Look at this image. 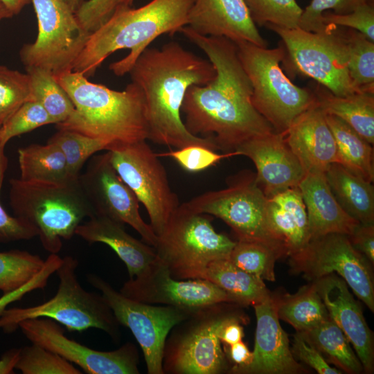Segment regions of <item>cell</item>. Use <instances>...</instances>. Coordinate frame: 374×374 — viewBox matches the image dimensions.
<instances>
[{
  "mask_svg": "<svg viewBox=\"0 0 374 374\" xmlns=\"http://www.w3.org/2000/svg\"><path fill=\"white\" fill-rule=\"evenodd\" d=\"M179 32L206 55L215 69L210 82L186 91L181 112L187 130L211 139L217 150L233 156L247 141L274 132L253 105L251 84L235 43L198 34L187 26Z\"/></svg>",
  "mask_w": 374,
  "mask_h": 374,
  "instance_id": "6da1fadb",
  "label": "cell"
},
{
  "mask_svg": "<svg viewBox=\"0 0 374 374\" xmlns=\"http://www.w3.org/2000/svg\"><path fill=\"white\" fill-rule=\"evenodd\" d=\"M128 73L143 96L148 140L177 149L199 145L217 151L211 139L190 134L181 116L188 88L205 84L215 75L208 60L170 42L161 48H147Z\"/></svg>",
  "mask_w": 374,
  "mask_h": 374,
  "instance_id": "7a4b0ae2",
  "label": "cell"
},
{
  "mask_svg": "<svg viewBox=\"0 0 374 374\" xmlns=\"http://www.w3.org/2000/svg\"><path fill=\"white\" fill-rule=\"evenodd\" d=\"M193 1L152 0L138 8L121 6L90 34L72 71L90 77L109 55L118 50L129 49V54L109 66L117 76L128 73L139 56L157 37L173 35L187 26Z\"/></svg>",
  "mask_w": 374,
  "mask_h": 374,
  "instance_id": "3957f363",
  "label": "cell"
},
{
  "mask_svg": "<svg viewBox=\"0 0 374 374\" xmlns=\"http://www.w3.org/2000/svg\"><path fill=\"white\" fill-rule=\"evenodd\" d=\"M71 100L75 110L58 129L69 130L105 141L107 150L148 140L144 99L134 82L123 91L90 82L83 74L67 71L54 76Z\"/></svg>",
  "mask_w": 374,
  "mask_h": 374,
  "instance_id": "277c9868",
  "label": "cell"
},
{
  "mask_svg": "<svg viewBox=\"0 0 374 374\" xmlns=\"http://www.w3.org/2000/svg\"><path fill=\"white\" fill-rule=\"evenodd\" d=\"M10 203L16 217L34 226L44 249L57 253L84 218L94 215L79 182L10 180Z\"/></svg>",
  "mask_w": 374,
  "mask_h": 374,
  "instance_id": "5b68a950",
  "label": "cell"
},
{
  "mask_svg": "<svg viewBox=\"0 0 374 374\" xmlns=\"http://www.w3.org/2000/svg\"><path fill=\"white\" fill-rule=\"evenodd\" d=\"M78 261L71 256L62 258L56 271L59 285L55 294L44 303L26 308L6 309L0 316V329L15 332L24 320L48 318L69 331L89 328L103 330L112 339L120 338V329L112 309L101 294L85 290L78 280Z\"/></svg>",
  "mask_w": 374,
  "mask_h": 374,
  "instance_id": "8992f818",
  "label": "cell"
},
{
  "mask_svg": "<svg viewBox=\"0 0 374 374\" xmlns=\"http://www.w3.org/2000/svg\"><path fill=\"white\" fill-rule=\"evenodd\" d=\"M235 43L251 84L253 105L274 132L285 134L294 119L316 101L313 91L296 85L284 73L282 44L268 48L246 41Z\"/></svg>",
  "mask_w": 374,
  "mask_h": 374,
  "instance_id": "52a82bcc",
  "label": "cell"
},
{
  "mask_svg": "<svg viewBox=\"0 0 374 374\" xmlns=\"http://www.w3.org/2000/svg\"><path fill=\"white\" fill-rule=\"evenodd\" d=\"M208 216L180 204L158 235L157 258L173 278L204 279L210 263L229 258L236 241L217 233Z\"/></svg>",
  "mask_w": 374,
  "mask_h": 374,
  "instance_id": "ba28073f",
  "label": "cell"
},
{
  "mask_svg": "<svg viewBox=\"0 0 374 374\" xmlns=\"http://www.w3.org/2000/svg\"><path fill=\"white\" fill-rule=\"evenodd\" d=\"M235 303H220L193 310L169 332L162 367L169 374H220L229 362L218 337L222 324L240 312Z\"/></svg>",
  "mask_w": 374,
  "mask_h": 374,
  "instance_id": "9c48e42d",
  "label": "cell"
},
{
  "mask_svg": "<svg viewBox=\"0 0 374 374\" xmlns=\"http://www.w3.org/2000/svg\"><path fill=\"white\" fill-rule=\"evenodd\" d=\"M266 27L281 39L285 49L282 63L290 75L311 78L338 96L361 92L349 75L345 29L328 25L314 33L299 28Z\"/></svg>",
  "mask_w": 374,
  "mask_h": 374,
  "instance_id": "30bf717a",
  "label": "cell"
},
{
  "mask_svg": "<svg viewBox=\"0 0 374 374\" xmlns=\"http://www.w3.org/2000/svg\"><path fill=\"white\" fill-rule=\"evenodd\" d=\"M227 186L202 193L185 204L195 212L213 215L224 221L238 240L260 241L278 247L286 253L269 226L266 208L268 198L258 186L256 174L243 170L226 179Z\"/></svg>",
  "mask_w": 374,
  "mask_h": 374,
  "instance_id": "8fae6325",
  "label": "cell"
},
{
  "mask_svg": "<svg viewBox=\"0 0 374 374\" xmlns=\"http://www.w3.org/2000/svg\"><path fill=\"white\" fill-rule=\"evenodd\" d=\"M37 19L38 34L25 44L19 55L26 68L37 67L57 76L73 69L90 33L62 0H31Z\"/></svg>",
  "mask_w": 374,
  "mask_h": 374,
  "instance_id": "7c38bea8",
  "label": "cell"
},
{
  "mask_svg": "<svg viewBox=\"0 0 374 374\" xmlns=\"http://www.w3.org/2000/svg\"><path fill=\"white\" fill-rule=\"evenodd\" d=\"M107 151L119 176L144 206L150 225L158 236L180 204L159 156L147 140L118 145Z\"/></svg>",
  "mask_w": 374,
  "mask_h": 374,
  "instance_id": "4fadbf2b",
  "label": "cell"
},
{
  "mask_svg": "<svg viewBox=\"0 0 374 374\" xmlns=\"http://www.w3.org/2000/svg\"><path fill=\"white\" fill-rule=\"evenodd\" d=\"M88 282L100 291L120 325L128 328L140 346L149 374H164L163 353L172 328L195 310L152 305L129 299L99 276L89 274ZM197 310V309H196Z\"/></svg>",
  "mask_w": 374,
  "mask_h": 374,
  "instance_id": "5bb4252c",
  "label": "cell"
},
{
  "mask_svg": "<svg viewBox=\"0 0 374 374\" xmlns=\"http://www.w3.org/2000/svg\"><path fill=\"white\" fill-rule=\"evenodd\" d=\"M289 257L292 271L312 281L336 272L374 311L371 263L352 245L348 235L328 233L311 238L302 250Z\"/></svg>",
  "mask_w": 374,
  "mask_h": 374,
  "instance_id": "9a60e30c",
  "label": "cell"
},
{
  "mask_svg": "<svg viewBox=\"0 0 374 374\" xmlns=\"http://www.w3.org/2000/svg\"><path fill=\"white\" fill-rule=\"evenodd\" d=\"M24 336L80 367L88 374H138L139 355L134 344L125 343L112 351L91 348L67 337L57 322L35 318L18 324Z\"/></svg>",
  "mask_w": 374,
  "mask_h": 374,
  "instance_id": "2e32d148",
  "label": "cell"
},
{
  "mask_svg": "<svg viewBox=\"0 0 374 374\" xmlns=\"http://www.w3.org/2000/svg\"><path fill=\"white\" fill-rule=\"evenodd\" d=\"M79 182L94 215L130 225L144 242L156 247L158 236L141 217L139 202L112 166L108 151L91 157Z\"/></svg>",
  "mask_w": 374,
  "mask_h": 374,
  "instance_id": "e0dca14e",
  "label": "cell"
},
{
  "mask_svg": "<svg viewBox=\"0 0 374 374\" xmlns=\"http://www.w3.org/2000/svg\"><path fill=\"white\" fill-rule=\"evenodd\" d=\"M119 292L140 302L186 310L220 303H235L231 296L210 280L173 278L168 267L157 258L145 272L124 283Z\"/></svg>",
  "mask_w": 374,
  "mask_h": 374,
  "instance_id": "ac0fdd59",
  "label": "cell"
},
{
  "mask_svg": "<svg viewBox=\"0 0 374 374\" xmlns=\"http://www.w3.org/2000/svg\"><path fill=\"white\" fill-rule=\"evenodd\" d=\"M234 152L253 161L256 183L267 198L299 186L305 175L282 133L272 132L250 139Z\"/></svg>",
  "mask_w": 374,
  "mask_h": 374,
  "instance_id": "d6986e66",
  "label": "cell"
},
{
  "mask_svg": "<svg viewBox=\"0 0 374 374\" xmlns=\"http://www.w3.org/2000/svg\"><path fill=\"white\" fill-rule=\"evenodd\" d=\"M256 317L254 349L251 362L242 367H231L235 374H296L306 371L294 359L287 333L278 317L271 294L253 305Z\"/></svg>",
  "mask_w": 374,
  "mask_h": 374,
  "instance_id": "ffe728a7",
  "label": "cell"
},
{
  "mask_svg": "<svg viewBox=\"0 0 374 374\" xmlns=\"http://www.w3.org/2000/svg\"><path fill=\"white\" fill-rule=\"evenodd\" d=\"M330 319L342 330L355 348L364 371L374 370L373 333L359 303L350 294L346 283L335 273L312 280Z\"/></svg>",
  "mask_w": 374,
  "mask_h": 374,
  "instance_id": "44dd1931",
  "label": "cell"
},
{
  "mask_svg": "<svg viewBox=\"0 0 374 374\" xmlns=\"http://www.w3.org/2000/svg\"><path fill=\"white\" fill-rule=\"evenodd\" d=\"M195 33L267 47L244 0H193L188 24Z\"/></svg>",
  "mask_w": 374,
  "mask_h": 374,
  "instance_id": "7402d4cb",
  "label": "cell"
},
{
  "mask_svg": "<svg viewBox=\"0 0 374 374\" xmlns=\"http://www.w3.org/2000/svg\"><path fill=\"white\" fill-rule=\"evenodd\" d=\"M285 138L305 174L325 172L332 163H339L334 136L317 100L294 119Z\"/></svg>",
  "mask_w": 374,
  "mask_h": 374,
  "instance_id": "603a6c76",
  "label": "cell"
},
{
  "mask_svg": "<svg viewBox=\"0 0 374 374\" xmlns=\"http://www.w3.org/2000/svg\"><path fill=\"white\" fill-rule=\"evenodd\" d=\"M75 235L90 244L108 245L125 263L130 278L140 276L157 260L153 247L130 235L124 224L106 216L92 215L77 227Z\"/></svg>",
  "mask_w": 374,
  "mask_h": 374,
  "instance_id": "cb8c5ba5",
  "label": "cell"
},
{
  "mask_svg": "<svg viewBox=\"0 0 374 374\" xmlns=\"http://www.w3.org/2000/svg\"><path fill=\"white\" fill-rule=\"evenodd\" d=\"M299 188L306 208L310 239L328 233H352L359 222L339 204L324 172L306 173Z\"/></svg>",
  "mask_w": 374,
  "mask_h": 374,
  "instance_id": "d4e9b609",
  "label": "cell"
},
{
  "mask_svg": "<svg viewBox=\"0 0 374 374\" xmlns=\"http://www.w3.org/2000/svg\"><path fill=\"white\" fill-rule=\"evenodd\" d=\"M266 215L270 230L287 256L308 244L310 240L308 215L299 186L268 198Z\"/></svg>",
  "mask_w": 374,
  "mask_h": 374,
  "instance_id": "484cf974",
  "label": "cell"
},
{
  "mask_svg": "<svg viewBox=\"0 0 374 374\" xmlns=\"http://www.w3.org/2000/svg\"><path fill=\"white\" fill-rule=\"evenodd\" d=\"M330 190L342 209L357 222L374 224V188L372 183L334 163L326 170Z\"/></svg>",
  "mask_w": 374,
  "mask_h": 374,
  "instance_id": "4316f807",
  "label": "cell"
},
{
  "mask_svg": "<svg viewBox=\"0 0 374 374\" xmlns=\"http://www.w3.org/2000/svg\"><path fill=\"white\" fill-rule=\"evenodd\" d=\"M312 91L317 104L325 114L340 118L373 145V93L361 91L346 96H338L319 84Z\"/></svg>",
  "mask_w": 374,
  "mask_h": 374,
  "instance_id": "83f0119b",
  "label": "cell"
},
{
  "mask_svg": "<svg viewBox=\"0 0 374 374\" xmlns=\"http://www.w3.org/2000/svg\"><path fill=\"white\" fill-rule=\"evenodd\" d=\"M20 178L24 181L66 184L73 178L58 145L31 144L18 150Z\"/></svg>",
  "mask_w": 374,
  "mask_h": 374,
  "instance_id": "f1b7e54d",
  "label": "cell"
},
{
  "mask_svg": "<svg viewBox=\"0 0 374 374\" xmlns=\"http://www.w3.org/2000/svg\"><path fill=\"white\" fill-rule=\"evenodd\" d=\"M204 279L222 289L240 305L253 306L271 295L264 280L240 269L228 258L210 263Z\"/></svg>",
  "mask_w": 374,
  "mask_h": 374,
  "instance_id": "f546056e",
  "label": "cell"
},
{
  "mask_svg": "<svg viewBox=\"0 0 374 374\" xmlns=\"http://www.w3.org/2000/svg\"><path fill=\"white\" fill-rule=\"evenodd\" d=\"M326 119L336 142L339 163L364 180L373 183V145L337 116L326 114Z\"/></svg>",
  "mask_w": 374,
  "mask_h": 374,
  "instance_id": "4dcf8cb0",
  "label": "cell"
},
{
  "mask_svg": "<svg viewBox=\"0 0 374 374\" xmlns=\"http://www.w3.org/2000/svg\"><path fill=\"white\" fill-rule=\"evenodd\" d=\"M279 319L290 324L296 332H305L330 317L313 283L301 287L294 294L274 298Z\"/></svg>",
  "mask_w": 374,
  "mask_h": 374,
  "instance_id": "1f68e13d",
  "label": "cell"
},
{
  "mask_svg": "<svg viewBox=\"0 0 374 374\" xmlns=\"http://www.w3.org/2000/svg\"><path fill=\"white\" fill-rule=\"evenodd\" d=\"M300 332L319 349L328 362L338 366L341 371L357 374L364 371L348 339L330 318Z\"/></svg>",
  "mask_w": 374,
  "mask_h": 374,
  "instance_id": "d6a6232c",
  "label": "cell"
},
{
  "mask_svg": "<svg viewBox=\"0 0 374 374\" xmlns=\"http://www.w3.org/2000/svg\"><path fill=\"white\" fill-rule=\"evenodd\" d=\"M284 256L283 251L274 245L260 241L237 240L228 259L262 280L274 281L275 262Z\"/></svg>",
  "mask_w": 374,
  "mask_h": 374,
  "instance_id": "836d02e7",
  "label": "cell"
},
{
  "mask_svg": "<svg viewBox=\"0 0 374 374\" xmlns=\"http://www.w3.org/2000/svg\"><path fill=\"white\" fill-rule=\"evenodd\" d=\"M26 69L33 100L43 107L54 124L65 121L73 113L75 107L64 89L48 71L37 67Z\"/></svg>",
  "mask_w": 374,
  "mask_h": 374,
  "instance_id": "e575fe53",
  "label": "cell"
},
{
  "mask_svg": "<svg viewBox=\"0 0 374 374\" xmlns=\"http://www.w3.org/2000/svg\"><path fill=\"white\" fill-rule=\"evenodd\" d=\"M348 70L359 91L374 93V42L361 33L345 28Z\"/></svg>",
  "mask_w": 374,
  "mask_h": 374,
  "instance_id": "d590c367",
  "label": "cell"
},
{
  "mask_svg": "<svg viewBox=\"0 0 374 374\" xmlns=\"http://www.w3.org/2000/svg\"><path fill=\"white\" fill-rule=\"evenodd\" d=\"M44 261L26 251L0 252V291L5 294L24 285L39 271Z\"/></svg>",
  "mask_w": 374,
  "mask_h": 374,
  "instance_id": "8d00e7d4",
  "label": "cell"
},
{
  "mask_svg": "<svg viewBox=\"0 0 374 374\" xmlns=\"http://www.w3.org/2000/svg\"><path fill=\"white\" fill-rule=\"evenodd\" d=\"M59 146L62 151L71 175L78 178L85 162L94 154L107 150V143L79 132L58 129L48 141Z\"/></svg>",
  "mask_w": 374,
  "mask_h": 374,
  "instance_id": "74e56055",
  "label": "cell"
},
{
  "mask_svg": "<svg viewBox=\"0 0 374 374\" xmlns=\"http://www.w3.org/2000/svg\"><path fill=\"white\" fill-rule=\"evenodd\" d=\"M254 24L294 29L299 24L303 9L296 0H244Z\"/></svg>",
  "mask_w": 374,
  "mask_h": 374,
  "instance_id": "f35d334b",
  "label": "cell"
},
{
  "mask_svg": "<svg viewBox=\"0 0 374 374\" xmlns=\"http://www.w3.org/2000/svg\"><path fill=\"white\" fill-rule=\"evenodd\" d=\"M15 369L19 370L23 374L82 373L71 362L35 344L20 348Z\"/></svg>",
  "mask_w": 374,
  "mask_h": 374,
  "instance_id": "ab89813d",
  "label": "cell"
},
{
  "mask_svg": "<svg viewBox=\"0 0 374 374\" xmlns=\"http://www.w3.org/2000/svg\"><path fill=\"white\" fill-rule=\"evenodd\" d=\"M30 100L33 98L28 74L0 66V126Z\"/></svg>",
  "mask_w": 374,
  "mask_h": 374,
  "instance_id": "60d3db41",
  "label": "cell"
},
{
  "mask_svg": "<svg viewBox=\"0 0 374 374\" xmlns=\"http://www.w3.org/2000/svg\"><path fill=\"white\" fill-rule=\"evenodd\" d=\"M51 123L53 121L39 103L27 101L1 125L0 141L6 145L13 137Z\"/></svg>",
  "mask_w": 374,
  "mask_h": 374,
  "instance_id": "b9f144b4",
  "label": "cell"
},
{
  "mask_svg": "<svg viewBox=\"0 0 374 374\" xmlns=\"http://www.w3.org/2000/svg\"><path fill=\"white\" fill-rule=\"evenodd\" d=\"M373 2V0H312L303 9L299 28L309 32H321L328 26L323 22L322 15L326 11L335 14H346L359 6Z\"/></svg>",
  "mask_w": 374,
  "mask_h": 374,
  "instance_id": "7bdbcfd3",
  "label": "cell"
},
{
  "mask_svg": "<svg viewBox=\"0 0 374 374\" xmlns=\"http://www.w3.org/2000/svg\"><path fill=\"white\" fill-rule=\"evenodd\" d=\"M5 145L0 141V190L8 167ZM37 235L38 231L34 226L20 217L8 214L0 203V243L30 240Z\"/></svg>",
  "mask_w": 374,
  "mask_h": 374,
  "instance_id": "ee69618b",
  "label": "cell"
},
{
  "mask_svg": "<svg viewBox=\"0 0 374 374\" xmlns=\"http://www.w3.org/2000/svg\"><path fill=\"white\" fill-rule=\"evenodd\" d=\"M158 155L171 157L184 170L190 172L203 171L222 159L233 156L232 154H219L214 150L199 145H188Z\"/></svg>",
  "mask_w": 374,
  "mask_h": 374,
  "instance_id": "f6af8a7d",
  "label": "cell"
},
{
  "mask_svg": "<svg viewBox=\"0 0 374 374\" xmlns=\"http://www.w3.org/2000/svg\"><path fill=\"white\" fill-rule=\"evenodd\" d=\"M326 26H335L357 30L374 42L373 2L364 3L346 14L326 11L322 15Z\"/></svg>",
  "mask_w": 374,
  "mask_h": 374,
  "instance_id": "bcb514c9",
  "label": "cell"
},
{
  "mask_svg": "<svg viewBox=\"0 0 374 374\" xmlns=\"http://www.w3.org/2000/svg\"><path fill=\"white\" fill-rule=\"evenodd\" d=\"M123 4L128 5L127 0H86L75 15L80 25L91 34L103 26Z\"/></svg>",
  "mask_w": 374,
  "mask_h": 374,
  "instance_id": "7dc6e473",
  "label": "cell"
},
{
  "mask_svg": "<svg viewBox=\"0 0 374 374\" xmlns=\"http://www.w3.org/2000/svg\"><path fill=\"white\" fill-rule=\"evenodd\" d=\"M62 258L57 253H51L45 260L42 269L30 280L20 287L0 297V316L13 302L21 300L28 293L39 289H44L51 275L56 272L60 266Z\"/></svg>",
  "mask_w": 374,
  "mask_h": 374,
  "instance_id": "c3c4849f",
  "label": "cell"
},
{
  "mask_svg": "<svg viewBox=\"0 0 374 374\" xmlns=\"http://www.w3.org/2000/svg\"><path fill=\"white\" fill-rule=\"evenodd\" d=\"M291 350L293 355L319 374L343 373L341 370L332 367L319 349L300 332L295 334L293 348Z\"/></svg>",
  "mask_w": 374,
  "mask_h": 374,
  "instance_id": "681fc988",
  "label": "cell"
},
{
  "mask_svg": "<svg viewBox=\"0 0 374 374\" xmlns=\"http://www.w3.org/2000/svg\"><path fill=\"white\" fill-rule=\"evenodd\" d=\"M348 237L352 245L373 265L374 224L359 223Z\"/></svg>",
  "mask_w": 374,
  "mask_h": 374,
  "instance_id": "f907efd6",
  "label": "cell"
},
{
  "mask_svg": "<svg viewBox=\"0 0 374 374\" xmlns=\"http://www.w3.org/2000/svg\"><path fill=\"white\" fill-rule=\"evenodd\" d=\"M246 321L243 314H238L226 320L221 326L218 337L222 345H232L241 341L244 335L242 323Z\"/></svg>",
  "mask_w": 374,
  "mask_h": 374,
  "instance_id": "816d5d0a",
  "label": "cell"
},
{
  "mask_svg": "<svg viewBox=\"0 0 374 374\" xmlns=\"http://www.w3.org/2000/svg\"><path fill=\"white\" fill-rule=\"evenodd\" d=\"M222 348L229 362L233 364L232 366H245L252 361L253 353L242 340L232 345H223Z\"/></svg>",
  "mask_w": 374,
  "mask_h": 374,
  "instance_id": "f5cc1de1",
  "label": "cell"
},
{
  "mask_svg": "<svg viewBox=\"0 0 374 374\" xmlns=\"http://www.w3.org/2000/svg\"><path fill=\"white\" fill-rule=\"evenodd\" d=\"M19 348H12L6 351L0 358V374L14 373L15 365L19 359Z\"/></svg>",
  "mask_w": 374,
  "mask_h": 374,
  "instance_id": "db71d44e",
  "label": "cell"
},
{
  "mask_svg": "<svg viewBox=\"0 0 374 374\" xmlns=\"http://www.w3.org/2000/svg\"><path fill=\"white\" fill-rule=\"evenodd\" d=\"M13 15L20 12L22 8L31 2V0H0Z\"/></svg>",
  "mask_w": 374,
  "mask_h": 374,
  "instance_id": "11a10c76",
  "label": "cell"
},
{
  "mask_svg": "<svg viewBox=\"0 0 374 374\" xmlns=\"http://www.w3.org/2000/svg\"><path fill=\"white\" fill-rule=\"evenodd\" d=\"M75 13L86 0H62Z\"/></svg>",
  "mask_w": 374,
  "mask_h": 374,
  "instance_id": "9f6ffc18",
  "label": "cell"
},
{
  "mask_svg": "<svg viewBox=\"0 0 374 374\" xmlns=\"http://www.w3.org/2000/svg\"><path fill=\"white\" fill-rule=\"evenodd\" d=\"M13 15L10 10L0 1V21L4 19L10 18Z\"/></svg>",
  "mask_w": 374,
  "mask_h": 374,
  "instance_id": "6f0895ef",
  "label": "cell"
},
{
  "mask_svg": "<svg viewBox=\"0 0 374 374\" xmlns=\"http://www.w3.org/2000/svg\"><path fill=\"white\" fill-rule=\"evenodd\" d=\"M132 2H133V0H127V3H128V5H130V6H132Z\"/></svg>",
  "mask_w": 374,
  "mask_h": 374,
  "instance_id": "680465c9",
  "label": "cell"
}]
</instances>
